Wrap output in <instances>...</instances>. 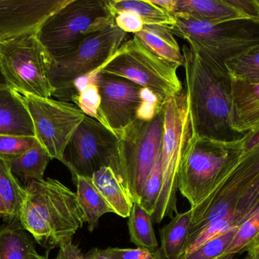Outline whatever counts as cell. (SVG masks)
Returning <instances> with one entry per match:
<instances>
[{
    "label": "cell",
    "instance_id": "obj_1",
    "mask_svg": "<svg viewBox=\"0 0 259 259\" xmlns=\"http://www.w3.org/2000/svg\"><path fill=\"white\" fill-rule=\"evenodd\" d=\"M183 67L186 94L196 138L235 141L239 133L231 124L232 77L225 64L192 46L184 45Z\"/></svg>",
    "mask_w": 259,
    "mask_h": 259
},
{
    "label": "cell",
    "instance_id": "obj_2",
    "mask_svg": "<svg viewBox=\"0 0 259 259\" xmlns=\"http://www.w3.org/2000/svg\"><path fill=\"white\" fill-rule=\"evenodd\" d=\"M18 213L20 226L49 253L72 241L85 220L77 194L57 179L48 178L26 185Z\"/></svg>",
    "mask_w": 259,
    "mask_h": 259
},
{
    "label": "cell",
    "instance_id": "obj_3",
    "mask_svg": "<svg viewBox=\"0 0 259 259\" xmlns=\"http://www.w3.org/2000/svg\"><path fill=\"white\" fill-rule=\"evenodd\" d=\"M247 150V133L238 141L196 138L180 172L178 190L193 209L226 179Z\"/></svg>",
    "mask_w": 259,
    "mask_h": 259
},
{
    "label": "cell",
    "instance_id": "obj_4",
    "mask_svg": "<svg viewBox=\"0 0 259 259\" xmlns=\"http://www.w3.org/2000/svg\"><path fill=\"white\" fill-rule=\"evenodd\" d=\"M163 115L162 187L152 215L153 222L156 224L161 223L165 217H173L178 213L177 193L180 172L196 138L186 92L182 91L167 100L163 107Z\"/></svg>",
    "mask_w": 259,
    "mask_h": 259
},
{
    "label": "cell",
    "instance_id": "obj_5",
    "mask_svg": "<svg viewBox=\"0 0 259 259\" xmlns=\"http://www.w3.org/2000/svg\"><path fill=\"white\" fill-rule=\"evenodd\" d=\"M163 109L153 120H136L117 134L118 147L111 168L134 203H139L145 182L161 152Z\"/></svg>",
    "mask_w": 259,
    "mask_h": 259
},
{
    "label": "cell",
    "instance_id": "obj_6",
    "mask_svg": "<svg viewBox=\"0 0 259 259\" xmlns=\"http://www.w3.org/2000/svg\"><path fill=\"white\" fill-rule=\"evenodd\" d=\"M115 24L107 0H71L47 18L37 36L53 59L77 50L93 33Z\"/></svg>",
    "mask_w": 259,
    "mask_h": 259
},
{
    "label": "cell",
    "instance_id": "obj_7",
    "mask_svg": "<svg viewBox=\"0 0 259 259\" xmlns=\"http://www.w3.org/2000/svg\"><path fill=\"white\" fill-rule=\"evenodd\" d=\"M53 62L37 32L0 41V71L8 87L20 94L53 97Z\"/></svg>",
    "mask_w": 259,
    "mask_h": 259
},
{
    "label": "cell",
    "instance_id": "obj_8",
    "mask_svg": "<svg viewBox=\"0 0 259 259\" xmlns=\"http://www.w3.org/2000/svg\"><path fill=\"white\" fill-rule=\"evenodd\" d=\"M173 15V34L221 63L259 45V21L239 18L212 24L183 14Z\"/></svg>",
    "mask_w": 259,
    "mask_h": 259
},
{
    "label": "cell",
    "instance_id": "obj_9",
    "mask_svg": "<svg viewBox=\"0 0 259 259\" xmlns=\"http://www.w3.org/2000/svg\"><path fill=\"white\" fill-rule=\"evenodd\" d=\"M178 68L153 54L134 35L120 47L100 72L149 88L167 102L183 91Z\"/></svg>",
    "mask_w": 259,
    "mask_h": 259
},
{
    "label": "cell",
    "instance_id": "obj_10",
    "mask_svg": "<svg viewBox=\"0 0 259 259\" xmlns=\"http://www.w3.org/2000/svg\"><path fill=\"white\" fill-rule=\"evenodd\" d=\"M127 33L112 24L93 33L74 53L54 59L50 71L53 97L66 101L73 83L94 71L99 74L127 41Z\"/></svg>",
    "mask_w": 259,
    "mask_h": 259
},
{
    "label": "cell",
    "instance_id": "obj_11",
    "mask_svg": "<svg viewBox=\"0 0 259 259\" xmlns=\"http://www.w3.org/2000/svg\"><path fill=\"white\" fill-rule=\"evenodd\" d=\"M258 185L259 143L246 150L238 164L206 200L196 208H190V241L208 225L234 211Z\"/></svg>",
    "mask_w": 259,
    "mask_h": 259
},
{
    "label": "cell",
    "instance_id": "obj_12",
    "mask_svg": "<svg viewBox=\"0 0 259 259\" xmlns=\"http://www.w3.org/2000/svg\"><path fill=\"white\" fill-rule=\"evenodd\" d=\"M20 96L31 117L38 142L52 159L62 162L71 137L86 115L69 102L30 94Z\"/></svg>",
    "mask_w": 259,
    "mask_h": 259
},
{
    "label": "cell",
    "instance_id": "obj_13",
    "mask_svg": "<svg viewBox=\"0 0 259 259\" xmlns=\"http://www.w3.org/2000/svg\"><path fill=\"white\" fill-rule=\"evenodd\" d=\"M118 138L94 119L85 117L71 137L63 163L74 177H92L102 167H112L116 155Z\"/></svg>",
    "mask_w": 259,
    "mask_h": 259
},
{
    "label": "cell",
    "instance_id": "obj_14",
    "mask_svg": "<svg viewBox=\"0 0 259 259\" xmlns=\"http://www.w3.org/2000/svg\"><path fill=\"white\" fill-rule=\"evenodd\" d=\"M96 82L101 96L103 125L117 135L137 120L142 87L104 72L97 75Z\"/></svg>",
    "mask_w": 259,
    "mask_h": 259
},
{
    "label": "cell",
    "instance_id": "obj_15",
    "mask_svg": "<svg viewBox=\"0 0 259 259\" xmlns=\"http://www.w3.org/2000/svg\"><path fill=\"white\" fill-rule=\"evenodd\" d=\"M71 0H0V41L37 32Z\"/></svg>",
    "mask_w": 259,
    "mask_h": 259
},
{
    "label": "cell",
    "instance_id": "obj_16",
    "mask_svg": "<svg viewBox=\"0 0 259 259\" xmlns=\"http://www.w3.org/2000/svg\"><path fill=\"white\" fill-rule=\"evenodd\" d=\"M233 109L231 124L239 133L259 129V83L232 79Z\"/></svg>",
    "mask_w": 259,
    "mask_h": 259
},
{
    "label": "cell",
    "instance_id": "obj_17",
    "mask_svg": "<svg viewBox=\"0 0 259 259\" xmlns=\"http://www.w3.org/2000/svg\"><path fill=\"white\" fill-rule=\"evenodd\" d=\"M0 135L35 137L31 117L21 96L0 88Z\"/></svg>",
    "mask_w": 259,
    "mask_h": 259
},
{
    "label": "cell",
    "instance_id": "obj_18",
    "mask_svg": "<svg viewBox=\"0 0 259 259\" xmlns=\"http://www.w3.org/2000/svg\"><path fill=\"white\" fill-rule=\"evenodd\" d=\"M134 35L162 60L178 68L184 65L182 50L170 29L162 26L144 25L141 31Z\"/></svg>",
    "mask_w": 259,
    "mask_h": 259
},
{
    "label": "cell",
    "instance_id": "obj_19",
    "mask_svg": "<svg viewBox=\"0 0 259 259\" xmlns=\"http://www.w3.org/2000/svg\"><path fill=\"white\" fill-rule=\"evenodd\" d=\"M192 210L177 213L160 230L161 250L164 259H181L190 241Z\"/></svg>",
    "mask_w": 259,
    "mask_h": 259
},
{
    "label": "cell",
    "instance_id": "obj_20",
    "mask_svg": "<svg viewBox=\"0 0 259 259\" xmlns=\"http://www.w3.org/2000/svg\"><path fill=\"white\" fill-rule=\"evenodd\" d=\"M175 13L212 24L243 18L224 0H177Z\"/></svg>",
    "mask_w": 259,
    "mask_h": 259
},
{
    "label": "cell",
    "instance_id": "obj_21",
    "mask_svg": "<svg viewBox=\"0 0 259 259\" xmlns=\"http://www.w3.org/2000/svg\"><path fill=\"white\" fill-rule=\"evenodd\" d=\"M72 179L77 187L76 194L85 223L88 224L90 232H94L100 218L104 214L114 213L113 211L96 188L91 177L76 175Z\"/></svg>",
    "mask_w": 259,
    "mask_h": 259
},
{
    "label": "cell",
    "instance_id": "obj_22",
    "mask_svg": "<svg viewBox=\"0 0 259 259\" xmlns=\"http://www.w3.org/2000/svg\"><path fill=\"white\" fill-rule=\"evenodd\" d=\"M96 188L113 211L123 218L131 214L134 202L124 191L115 172L111 167H102L91 177Z\"/></svg>",
    "mask_w": 259,
    "mask_h": 259
},
{
    "label": "cell",
    "instance_id": "obj_23",
    "mask_svg": "<svg viewBox=\"0 0 259 259\" xmlns=\"http://www.w3.org/2000/svg\"><path fill=\"white\" fill-rule=\"evenodd\" d=\"M51 160L48 152L37 141L31 149L6 162L15 178L27 185L30 182L44 180L46 169Z\"/></svg>",
    "mask_w": 259,
    "mask_h": 259
},
{
    "label": "cell",
    "instance_id": "obj_24",
    "mask_svg": "<svg viewBox=\"0 0 259 259\" xmlns=\"http://www.w3.org/2000/svg\"><path fill=\"white\" fill-rule=\"evenodd\" d=\"M107 5L112 15L128 11L137 14L145 25L162 26L171 29L175 24L173 15L152 4L149 0H107Z\"/></svg>",
    "mask_w": 259,
    "mask_h": 259
},
{
    "label": "cell",
    "instance_id": "obj_25",
    "mask_svg": "<svg viewBox=\"0 0 259 259\" xmlns=\"http://www.w3.org/2000/svg\"><path fill=\"white\" fill-rule=\"evenodd\" d=\"M19 224L0 229V259H29L35 250L33 240Z\"/></svg>",
    "mask_w": 259,
    "mask_h": 259
},
{
    "label": "cell",
    "instance_id": "obj_26",
    "mask_svg": "<svg viewBox=\"0 0 259 259\" xmlns=\"http://www.w3.org/2000/svg\"><path fill=\"white\" fill-rule=\"evenodd\" d=\"M130 240L139 248L155 251L158 248L152 215L138 203H134L128 217Z\"/></svg>",
    "mask_w": 259,
    "mask_h": 259
},
{
    "label": "cell",
    "instance_id": "obj_27",
    "mask_svg": "<svg viewBox=\"0 0 259 259\" xmlns=\"http://www.w3.org/2000/svg\"><path fill=\"white\" fill-rule=\"evenodd\" d=\"M0 196L12 217V224L18 223V213L25 197V189L12 174L9 164L0 158Z\"/></svg>",
    "mask_w": 259,
    "mask_h": 259
},
{
    "label": "cell",
    "instance_id": "obj_28",
    "mask_svg": "<svg viewBox=\"0 0 259 259\" xmlns=\"http://www.w3.org/2000/svg\"><path fill=\"white\" fill-rule=\"evenodd\" d=\"M232 79L250 84L259 83V45L225 62Z\"/></svg>",
    "mask_w": 259,
    "mask_h": 259
},
{
    "label": "cell",
    "instance_id": "obj_29",
    "mask_svg": "<svg viewBox=\"0 0 259 259\" xmlns=\"http://www.w3.org/2000/svg\"><path fill=\"white\" fill-rule=\"evenodd\" d=\"M162 187L161 152L145 182L139 205L148 213L153 215Z\"/></svg>",
    "mask_w": 259,
    "mask_h": 259
},
{
    "label": "cell",
    "instance_id": "obj_30",
    "mask_svg": "<svg viewBox=\"0 0 259 259\" xmlns=\"http://www.w3.org/2000/svg\"><path fill=\"white\" fill-rule=\"evenodd\" d=\"M259 234V208L243 225L237 228L235 236L223 257L246 252L249 245Z\"/></svg>",
    "mask_w": 259,
    "mask_h": 259
},
{
    "label": "cell",
    "instance_id": "obj_31",
    "mask_svg": "<svg viewBox=\"0 0 259 259\" xmlns=\"http://www.w3.org/2000/svg\"><path fill=\"white\" fill-rule=\"evenodd\" d=\"M71 102L77 106L87 117H91L103 125L100 106L101 96L95 80L90 82L80 92L71 98Z\"/></svg>",
    "mask_w": 259,
    "mask_h": 259
},
{
    "label": "cell",
    "instance_id": "obj_32",
    "mask_svg": "<svg viewBox=\"0 0 259 259\" xmlns=\"http://www.w3.org/2000/svg\"><path fill=\"white\" fill-rule=\"evenodd\" d=\"M237 230L211 239L194 252L181 259H220L223 256L235 236Z\"/></svg>",
    "mask_w": 259,
    "mask_h": 259
},
{
    "label": "cell",
    "instance_id": "obj_33",
    "mask_svg": "<svg viewBox=\"0 0 259 259\" xmlns=\"http://www.w3.org/2000/svg\"><path fill=\"white\" fill-rule=\"evenodd\" d=\"M36 137L0 135V158L7 161L17 158L36 144Z\"/></svg>",
    "mask_w": 259,
    "mask_h": 259
},
{
    "label": "cell",
    "instance_id": "obj_34",
    "mask_svg": "<svg viewBox=\"0 0 259 259\" xmlns=\"http://www.w3.org/2000/svg\"><path fill=\"white\" fill-rule=\"evenodd\" d=\"M141 102L137 112V120L150 121L162 111L164 102L156 93L147 88H142Z\"/></svg>",
    "mask_w": 259,
    "mask_h": 259
},
{
    "label": "cell",
    "instance_id": "obj_35",
    "mask_svg": "<svg viewBox=\"0 0 259 259\" xmlns=\"http://www.w3.org/2000/svg\"><path fill=\"white\" fill-rule=\"evenodd\" d=\"M103 252L115 259H164L160 249L152 251L139 247L136 249L109 247L103 249Z\"/></svg>",
    "mask_w": 259,
    "mask_h": 259
},
{
    "label": "cell",
    "instance_id": "obj_36",
    "mask_svg": "<svg viewBox=\"0 0 259 259\" xmlns=\"http://www.w3.org/2000/svg\"><path fill=\"white\" fill-rule=\"evenodd\" d=\"M113 16L115 25L127 33H133L135 34L141 31L145 25L137 14L128 11L117 12Z\"/></svg>",
    "mask_w": 259,
    "mask_h": 259
},
{
    "label": "cell",
    "instance_id": "obj_37",
    "mask_svg": "<svg viewBox=\"0 0 259 259\" xmlns=\"http://www.w3.org/2000/svg\"><path fill=\"white\" fill-rule=\"evenodd\" d=\"M237 10L243 18L259 21V9L256 0H224Z\"/></svg>",
    "mask_w": 259,
    "mask_h": 259
},
{
    "label": "cell",
    "instance_id": "obj_38",
    "mask_svg": "<svg viewBox=\"0 0 259 259\" xmlns=\"http://www.w3.org/2000/svg\"><path fill=\"white\" fill-rule=\"evenodd\" d=\"M54 259H86L78 246L72 241L62 245Z\"/></svg>",
    "mask_w": 259,
    "mask_h": 259
},
{
    "label": "cell",
    "instance_id": "obj_39",
    "mask_svg": "<svg viewBox=\"0 0 259 259\" xmlns=\"http://www.w3.org/2000/svg\"><path fill=\"white\" fill-rule=\"evenodd\" d=\"M151 3L158 6L160 9L173 15L176 8L177 0H149Z\"/></svg>",
    "mask_w": 259,
    "mask_h": 259
},
{
    "label": "cell",
    "instance_id": "obj_40",
    "mask_svg": "<svg viewBox=\"0 0 259 259\" xmlns=\"http://www.w3.org/2000/svg\"><path fill=\"white\" fill-rule=\"evenodd\" d=\"M84 255L86 259H115L105 254L103 249L99 248H93Z\"/></svg>",
    "mask_w": 259,
    "mask_h": 259
},
{
    "label": "cell",
    "instance_id": "obj_41",
    "mask_svg": "<svg viewBox=\"0 0 259 259\" xmlns=\"http://www.w3.org/2000/svg\"><path fill=\"white\" fill-rule=\"evenodd\" d=\"M246 252L250 259H259V234L249 245Z\"/></svg>",
    "mask_w": 259,
    "mask_h": 259
},
{
    "label": "cell",
    "instance_id": "obj_42",
    "mask_svg": "<svg viewBox=\"0 0 259 259\" xmlns=\"http://www.w3.org/2000/svg\"><path fill=\"white\" fill-rule=\"evenodd\" d=\"M0 217L7 221L9 225L12 224V216H11L6 204L4 203L3 199H2L1 196H0Z\"/></svg>",
    "mask_w": 259,
    "mask_h": 259
},
{
    "label": "cell",
    "instance_id": "obj_43",
    "mask_svg": "<svg viewBox=\"0 0 259 259\" xmlns=\"http://www.w3.org/2000/svg\"><path fill=\"white\" fill-rule=\"evenodd\" d=\"M259 143V129L247 133V150Z\"/></svg>",
    "mask_w": 259,
    "mask_h": 259
},
{
    "label": "cell",
    "instance_id": "obj_44",
    "mask_svg": "<svg viewBox=\"0 0 259 259\" xmlns=\"http://www.w3.org/2000/svg\"><path fill=\"white\" fill-rule=\"evenodd\" d=\"M29 259H50L47 256H44V255H39L37 252H35L33 253H32L31 255H30V258Z\"/></svg>",
    "mask_w": 259,
    "mask_h": 259
},
{
    "label": "cell",
    "instance_id": "obj_45",
    "mask_svg": "<svg viewBox=\"0 0 259 259\" xmlns=\"http://www.w3.org/2000/svg\"><path fill=\"white\" fill-rule=\"evenodd\" d=\"M6 87H8L7 83H6V80H5L1 71H0V88H6Z\"/></svg>",
    "mask_w": 259,
    "mask_h": 259
},
{
    "label": "cell",
    "instance_id": "obj_46",
    "mask_svg": "<svg viewBox=\"0 0 259 259\" xmlns=\"http://www.w3.org/2000/svg\"><path fill=\"white\" fill-rule=\"evenodd\" d=\"M220 259H236L235 255H229L228 256L223 257V258Z\"/></svg>",
    "mask_w": 259,
    "mask_h": 259
},
{
    "label": "cell",
    "instance_id": "obj_47",
    "mask_svg": "<svg viewBox=\"0 0 259 259\" xmlns=\"http://www.w3.org/2000/svg\"><path fill=\"white\" fill-rule=\"evenodd\" d=\"M243 259H250V258H249V255H246V257H245V258H243Z\"/></svg>",
    "mask_w": 259,
    "mask_h": 259
},
{
    "label": "cell",
    "instance_id": "obj_48",
    "mask_svg": "<svg viewBox=\"0 0 259 259\" xmlns=\"http://www.w3.org/2000/svg\"><path fill=\"white\" fill-rule=\"evenodd\" d=\"M256 3H257V5H258V9H259V0H256Z\"/></svg>",
    "mask_w": 259,
    "mask_h": 259
}]
</instances>
